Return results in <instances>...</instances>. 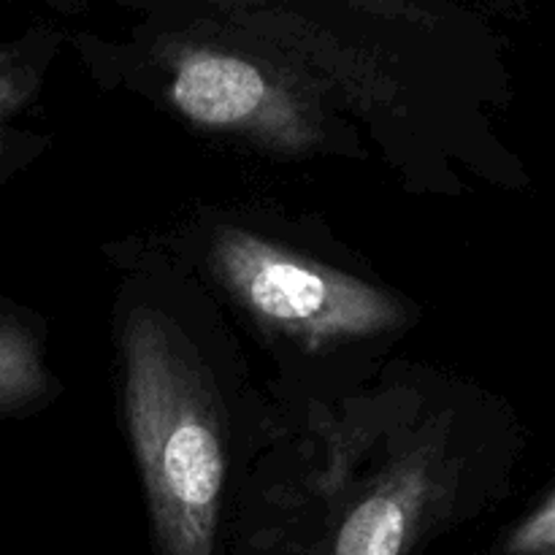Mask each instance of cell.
I'll return each instance as SVG.
<instances>
[{
    "instance_id": "cell-1",
    "label": "cell",
    "mask_w": 555,
    "mask_h": 555,
    "mask_svg": "<svg viewBox=\"0 0 555 555\" xmlns=\"http://www.w3.org/2000/svg\"><path fill=\"white\" fill-rule=\"evenodd\" d=\"M125 417L163 555H215L225 437L204 377L171 325L135 309L122 325Z\"/></svg>"
},
{
    "instance_id": "cell-2",
    "label": "cell",
    "mask_w": 555,
    "mask_h": 555,
    "mask_svg": "<svg viewBox=\"0 0 555 555\" xmlns=\"http://www.w3.org/2000/svg\"><path fill=\"white\" fill-rule=\"evenodd\" d=\"M211 269L260 325L309 347L372 339L401 328L406 320L404 307L390 293L244 228L215 233Z\"/></svg>"
},
{
    "instance_id": "cell-3",
    "label": "cell",
    "mask_w": 555,
    "mask_h": 555,
    "mask_svg": "<svg viewBox=\"0 0 555 555\" xmlns=\"http://www.w3.org/2000/svg\"><path fill=\"white\" fill-rule=\"evenodd\" d=\"M166 95L198 128L242 135L260 150L307 155L325 141L312 92L228 43H182L166 63Z\"/></svg>"
},
{
    "instance_id": "cell-4",
    "label": "cell",
    "mask_w": 555,
    "mask_h": 555,
    "mask_svg": "<svg viewBox=\"0 0 555 555\" xmlns=\"http://www.w3.org/2000/svg\"><path fill=\"white\" fill-rule=\"evenodd\" d=\"M455 477L450 434L426 426L347 509L325 555H406L450 499Z\"/></svg>"
},
{
    "instance_id": "cell-5",
    "label": "cell",
    "mask_w": 555,
    "mask_h": 555,
    "mask_svg": "<svg viewBox=\"0 0 555 555\" xmlns=\"http://www.w3.org/2000/svg\"><path fill=\"white\" fill-rule=\"evenodd\" d=\"M52 388L38 334L0 309V415L30 410Z\"/></svg>"
},
{
    "instance_id": "cell-6",
    "label": "cell",
    "mask_w": 555,
    "mask_h": 555,
    "mask_svg": "<svg viewBox=\"0 0 555 555\" xmlns=\"http://www.w3.org/2000/svg\"><path fill=\"white\" fill-rule=\"evenodd\" d=\"M47 57L49 41L41 33L0 43V171L16 146V114L25 112L38 90Z\"/></svg>"
},
{
    "instance_id": "cell-7",
    "label": "cell",
    "mask_w": 555,
    "mask_h": 555,
    "mask_svg": "<svg viewBox=\"0 0 555 555\" xmlns=\"http://www.w3.org/2000/svg\"><path fill=\"white\" fill-rule=\"evenodd\" d=\"M502 555H555V488L504 537Z\"/></svg>"
}]
</instances>
